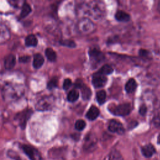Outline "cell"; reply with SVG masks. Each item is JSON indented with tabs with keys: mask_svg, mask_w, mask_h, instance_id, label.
I'll list each match as a JSON object with an SVG mask.
<instances>
[{
	"mask_svg": "<svg viewBox=\"0 0 160 160\" xmlns=\"http://www.w3.org/2000/svg\"><path fill=\"white\" fill-rule=\"evenodd\" d=\"M82 10L85 14L94 19H101L106 12L104 3L99 1L85 2L82 4Z\"/></svg>",
	"mask_w": 160,
	"mask_h": 160,
	"instance_id": "cell-1",
	"label": "cell"
},
{
	"mask_svg": "<svg viewBox=\"0 0 160 160\" xmlns=\"http://www.w3.org/2000/svg\"><path fill=\"white\" fill-rule=\"evenodd\" d=\"M78 30L82 34H89L93 32L96 29L94 22L87 18L81 19L78 22Z\"/></svg>",
	"mask_w": 160,
	"mask_h": 160,
	"instance_id": "cell-2",
	"label": "cell"
},
{
	"mask_svg": "<svg viewBox=\"0 0 160 160\" xmlns=\"http://www.w3.org/2000/svg\"><path fill=\"white\" fill-rule=\"evenodd\" d=\"M109 109L114 115L126 116L131 112L132 106L129 103L126 102L118 106H111V108H109Z\"/></svg>",
	"mask_w": 160,
	"mask_h": 160,
	"instance_id": "cell-3",
	"label": "cell"
},
{
	"mask_svg": "<svg viewBox=\"0 0 160 160\" xmlns=\"http://www.w3.org/2000/svg\"><path fill=\"white\" fill-rule=\"evenodd\" d=\"M54 102V98L51 96H44L40 99L36 104V109L38 111H48L51 109Z\"/></svg>",
	"mask_w": 160,
	"mask_h": 160,
	"instance_id": "cell-4",
	"label": "cell"
},
{
	"mask_svg": "<svg viewBox=\"0 0 160 160\" xmlns=\"http://www.w3.org/2000/svg\"><path fill=\"white\" fill-rule=\"evenodd\" d=\"M21 148L30 160H41V155L36 148L26 144L22 145Z\"/></svg>",
	"mask_w": 160,
	"mask_h": 160,
	"instance_id": "cell-5",
	"label": "cell"
},
{
	"mask_svg": "<svg viewBox=\"0 0 160 160\" xmlns=\"http://www.w3.org/2000/svg\"><path fill=\"white\" fill-rule=\"evenodd\" d=\"M32 112V111L29 109V110H26L22 112H21L16 116L15 119L18 121L22 129H24L25 128L26 122L29 119V118L31 117Z\"/></svg>",
	"mask_w": 160,
	"mask_h": 160,
	"instance_id": "cell-6",
	"label": "cell"
},
{
	"mask_svg": "<svg viewBox=\"0 0 160 160\" xmlns=\"http://www.w3.org/2000/svg\"><path fill=\"white\" fill-rule=\"evenodd\" d=\"M108 129L111 132H116L119 134H122L124 132V128L122 124L115 119H112L109 121Z\"/></svg>",
	"mask_w": 160,
	"mask_h": 160,
	"instance_id": "cell-7",
	"label": "cell"
},
{
	"mask_svg": "<svg viewBox=\"0 0 160 160\" xmlns=\"http://www.w3.org/2000/svg\"><path fill=\"white\" fill-rule=\"evenodd\" d=\"M107 82V78L106 76L101 74L98 72L94 74L92 76V83L95 88H101L104 86Z\"/></svg>",
	"mask_w": 160,
	"mask_h": 160,
	"instance_id": "cell-8",
	"label": "cell"
},
{
	"mask_svg": "<svg viewBox=\"0 0 160 160\" xmlns=\"http://www.w3.org/2000/svg\"><path fill=\"white\" fill-rule=\"evenodd\" d=\"M96 142H97V139L95 135L92 133H89L86 136L85 138L84 148L87 150L92 149L95 146Z\"/></svg>",
	"mask_w": 160,
	"mask_h": 160,
	"instance_id": "cell-9",
	"label": "cell"
},
{
	"mask_svg": "<svg viewBox=\"0 0 160 160\" xmlns=\"http://www.w3.org/2000/svg\"><path fill=\"white\" fill-rule=\"evenodd\" d=\"M76 87L80 88L81 89V93H82V97L84 100H88L91 96V89L82 84V82H80V81H77L75 84Z\"/></svg>",
	"mask_w": 160,
	"mask_h": 160,
	"instance_id": "cell-10",
	"label": "cell"
},
{
	"mask_svg": "<svg viewBox=\"0 0 160 160\" xmlns=\"http://www.w3.org/2000/svg\"><path fill=\"white\" fill-rule=\"evenodd\" d=\"M89 54L91 59L95 62H99L104 59V56L102 52L96 49H91L89 51Z\"/></svg>",
	"mask_w": 160,
	"mask_h": 160,
	"instance_id": "cell-11",
	"label": "cell"
},
{
	"mask_svg": "<svg viewBox=\"0 0 160 160\" xmlns=\"http://www.w3.org/2000/svg\"><path fill=\"white\" fill-rule=\"evenodd\" d=\"M16 63V57L13 54H9L4 58V65L6 69H12Z\"/></svg>",
	"mask_w": 160,
	"mask_h": 160,
	"instance_id": "cell-12",
	"label": "cell"
},
{
	"mask_svg": "<svg viewBox=\"0 0 160 160\" xmlns=\"http://www.w3.org/2000/svg\"><path fill=\"white\" fill-rule=\"evenodd\" d=\"M141 151L145 157L150 158L155 153V148L152 144H148L142 148Z\"/></svg>",
	"mask_w": 160,
	"mask_h": 160,
	"instance_id": "cell-13",
	"label": "cell"
},
{
	"mask_svg": "<svg viewBox=\"0 0 160 160\" xmlns=\"http://www.w3.org/2000/svg\"><path fill=\"white\" fill-rule=\"evenodd\" d=\"M9 38V32L4 25H0V43L4 42Z\"/></svg>",
	"mask_w": 160,
	"mask_h": 160,
	"instance_id": "cell-14",
	"label": "cell"
},
{
	"mask_svg": "<svg viewBox=\"0 0 160 160\" xmlns=\"http://www.w3.org/2000/svg\"><path fill=\"white\" fill-rule=\"evenodd\" d=\"M99 114V110L96 106H91L86 114V117L89 120H94Z\"/></svg>",
	"mask_w": 160,
	"mask_h": 160,
	"instance_id": "cell-15",
	"label": "cell"
},
{
	"mask_svg": "<svg viewBox=\"0 0 160 160\" xmlns=\"http://www.w3.org/2000/svg\"><path fill=\"white\" fill-rule=\"evenodd\" d=\"M44 62V59L43 56L39 53H37L34 56L33 60V66L36 69L40 68Z\"/></svg>",
	"mask_w": 160,
	"mask_h": 160,
	"instance_id": "cell-16",
	"label": "cell"
},
{
	"mask_svg": "<svg viewBox=\"0 0 160 160\" xmlns=\"http://www.w3.org/2000/svg\"><path fill=\"white\" fill-rule=\"evenodd\" d=\"M115 18L119 21L127 22L130 19V16L124 11H118L115 14Z\"/></svg>",
	"mask_w": 160,
	"mask_h": 160,
	"instance_id": "cell-17",
	"label": "cell"
},
{
	"mask_svg": "<svg viewBox=\"0 0 160 160\" xmlns=\"http://www.w3.org/2000/svg\"><path fill=\"white\" fill-rule=\"evenodd\" d=\"M136 88L137 83L134 79H130L125 85V89L128 93H131L134 91Z\"/></svg>",
	"mask_w": 160,
	"mask_h": 160,
	"instance_id": "cell-18",
	"label": "cell"
},
{
	"mask_svg": "<svg viewBox=\"0 0 160 160\" xmlns=\"http://www.w3.org/2000/svg\"><path fill=\"white\" fill-rule=\"evenodd\" d=\"M25 44L27 46H36L38 44V39L34 34H29L26 38Z\"/></svg>",
	"mask_w": 160,
	"mask_h": 160,
	"instance_id": "cell-19",
	"label": "cell"
},
{
	"mask_svg": "<svg viewBox=\"0 0 160 160\" xmlns=\"http://www.w3.org/2000/svg\"><path fill=\"white\" fill-rule=\"evenodd\" d=\"M45 54L48 59L51 62L55 61L56 59V53L55 51L50 48H48L45 51Z\"/></svg>",
	"mask_w": 160,
	"mask_h": 160,
	"instance_id": "cell-20",
	"label": "cell"
},
{
	"mask_svg": "<svg viewBox=\"0 0 160 160\" xmlns=\"http://www.w3.org/2000/svg\"><path fill=\"white\" fill-rule=\"evenodd\" d=\"M112 72H113L112 68L110 65L105 64L101 68V69L99 70V71L98 72L101 74H102V75L105 76V75L110 74Z\"/></svg>",
	"mask_w": 160,
	"mask_h": 160,
	"instance_id": "cell-21",
	"label": "cell"
},
{
	"mask_svg": "<svg viewBox=\"0 0 160 160\" xmlns=\"http://www.w3.org/2000/svg\"><path fill=\"white\" fill-rule=\"evenodd\" d=\"M31 8L30 6L29 5V4H28L27 2H24L22 5L21 12L20 14L21 18H25L31 12Z\"/></svg>",
	"mask_w": 160,
	"mask_h": 160,
	"instance_id": "cell-22",
	"label": "cell"
},
{
	"mask_svg": "<svg viewBox=\"0 0 160 160\" xmlns=\"http://www.w3.org/2000/svg\"><path fill=\"white\" fill-rule=\"evenodd\" d=\"M106 93L104 91L101 90L98 91L96 93V99H97V101L99 102V104H101L104 103L106 101Z\"/></svg>",
	"mask_w": 160,
	"mask_h": 160,
	"instance_id": "cell-23",
	"label": "cell"
},
{
	"mask_svg": "<svg viewBox=\"0 0 160 160\" xmlns=\"http://www.w3.org/2000/svg\"><path fill=\"white\" fill-rule=\"evenodd\" d=\"M109 160H124L120 152L116 150L112 151L109 155Z\"/></svg>",
	"mask_w": 160,
	"mask_h": 160,
	"instance_id": "cell-24",
	"label": "cell"
},
{
	"mask_svg": "<svg viewBox=\"0 0 160 160\" xmlns=\"http://www.w3.org/2000/svg\"><path fill=\"white\" fill-rule=\"evenodd\" d=\"M78 98H79L78 92L76 90H72L68 93L67 99L69 102H74L78 99Z\"/></svg>",
	"mask_w": 160,
	"mask_h": 160,
	"instance_id": "cell-25",
	"label": "cell"
},
{
	"mask_svg": "<svg viewBox=\"0 0 160 160\" xmlns=\"http://www.w3.org/2000/svg\"><path fill=\"white\" fill-rule=\"evenodd\" d=\"M86 127V122L82 119H79L76 122L75 128L78 131H82Z\"/></svg>",
	"mask_w": 160,
	"mask_h": 160,
	"instance_id": "cell-26",
	"label": "cell"
},
{
	"mask_svg": "<svg viewBox=\"0 0 160 160\" xmlns=\"http://www.w3.org/2000/svg\"><path fill=\"white\" fill-rule=\"evenodd\" d=\"M60 43L62 46H68L69 48H74V47H76V43L72 40H69V39L62 40V41H60Z\"/></svg>",
	"mask_w": 160,
	"mask_h": 160,
	"instance_id": "cell-27",
	"label": "cell"
},
{
	"mask_svg": "<svg viewBox=\"0 0 160 160\" xmlns=\"http://www.w3.org/2000/svg\"><path fill=\"white\" fill-rule=\"evenodd\" d=\"M58 86V79L56 78H53L51 79L49 82L48 83L47 87L49 89H54V88H56Z\"/></svg>",
	"mask_w": 160,
	"mask_h": 160,
	"instance_id": "cell-28",
	"label": "cell"
},
{
	"mask_svg": "<svg viewBox=\"0 0 160 160\" xmlns=\"http://www.w3.org/2000/svg\"><path fill=\"white\" fill-rule=\"evenodd\" d=\"M152 122L155 127L160 128V111L158 112L153 118Z\"/></svg>",
	"mask_w": 160,
	"mask_h": 160,
	"instance_id": "cell-29",
	"label": "cell"
},
{
	"mask_svg": "<svg viewBox=\"0 0 160 160\" xmlns=\"http://www.w3.org/2000/svg\"><path fill=\"white\" fill-rule=\"evenodd\" d=\"M71 85H72L71 80L69 78L66 79L63 82V89L64 90H68L71 86Z\"/></svg>",
	"mask_w": 160,
	"mask_h": 160,
	"instance_id": "cell-30",
	"label": "cell"
},
{
	"mask_svg": "<svg viewBox=\"0 0 160 160\" xmlns=\"http://www.w3.org/2000/svg\"><path fill=\"white\" fill-rule=\"evenodd\" d=\"M140 114H141L142 116L145 115V114L147 112V106L144 104L141 105V107L139 108V111Z\"/></svg>",
	"mask_w": 160,
	"mask_h": 160,
	"instance_id": "cell-31",
	"label": "cell"
},
{
	"mask_svg": "<svg viewBox=\"0 0 160 160\" xmlns=\"http://www.w3.org/2000/svg\"><path fill=\"white\" fill-rule=\"evenodd\" d=\"M29 59H30V57L28 56H23L20 57L19 59V61L22 62H27L29 61Z\"/></svg>",
	"mask_w": 160,
	"mask_h": 160,
	"instance_id": "cell-32",
	"label": "cell"
},
{
	"mask_svg": "<svg viewBox=\"0 0 160 160\" xmlns=\"http://www.w3.org/2000/svg\"><path fill=\"white\" fill-rule=\"evenodd\" d=\"M149 52L145 49H140L139 51V54L142 57H148Z\"/></svg>",
	"mask_w": 160,
	"mask_h": 160,
	"instance_id": "cell-33",
	"label": "cell"
},
{
	"mask_svg": "<svg viewBox=\"0 0 160 160\" xmlns=\"http://www.w3.org/2000/svg\"><path fill=\"white\" fill-rule=\"evenodd\" d=\"M157 142L159 144H160V134H159V136H158V139H157Z\"/></svg>",
	"mask_w": 160,
	"mask_h": 160,
	"instance_id": "cell-34",
	"label": "cell"
},
{
	"mask_svg": "<svg viewBox=\"0 0 160 160\" xmlns=\"http://www.w3.org/2000/svg\"><path fill=\"white\" fill-rule=\"evenodd\" d=\"M158 9L159 11H160V1H159V3H158Z\"/></svg>",
	"mask_w": 160,
	"mask_h": 160,
	"instance_id": "cell-35",
	"label": "cell"
}]
</instances>
